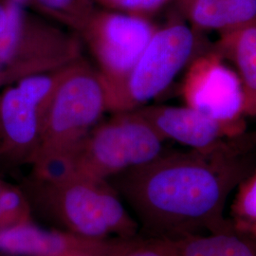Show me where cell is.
Instances as JSON below:
<instances>
[{
  "label": "cell",
  "mask_w": 256,
  "mask_h": 256,
  "mask_svg": "<svg viewBox=\"0 0 256 256\" xmlns=\"http://www.w3.org/2000/svg\"><path fill=\"white\" fill-rule=\"evenodd\" d=\"M182 256H256V239L228 232L173 240Z\"/></svg>",
  "instance_id": "13"
},
{
  "label": "cell",
  "mask_w": 256,
  "mask_h": 256,
  "mask_svg": "<svg viewBox=\"0 0 256 256\" xmlns=\"http://www.w3.org/2000/svg\"><path fill=\"white\" fill-rule=\"evenodd\" d=\"M186 106L227 124L246 122L239 76L212 50L196 56L182 84Z\"/></svg>",
  "instance_id": "7"
},
{
  "label": "cell",
  "mask_w": 256,
  "mask_h": 256,
  "mask_svg": "<svg viewBox=\"0 0 256 256\" xmlns=\"http://www.w3.org/2000/svg\"><path fill=\"white\" fill-rule=\"evenodd\" d=\"M198 32L182 22L156 28L126 80L110 95L108 110L132 112L160 95L203 52L198 50L200 46Z\"/></svg>",
  "instance_id": "5"
},
{
  "label": "cell",
  "mask_w": 256,
  "mask_h": 256,
  "mask_svg": "<svg viewBox=\"0 0 256 256\" xmlns=\"http://www.w3.org/2000/svg\"><path fill=\"white\" fill-rule=\"evenodd\" d=\"M111 9L138 16H146L162 9L170 0H99Z\"/></svg>",
  "instance_id": "18"
},
{
  "label": "cell",
  "mask_w": 256,
  "mask_h": 256,
  "mask_svg": "<svg viewBox=\"0 0 256 256\" xmlns=\"http://www.w3.org/2000/svg\"><path fill=\"white\" fill-rule=\"evenodd\" d=\"M23 189L34 218L52 228L98 240L140 234L137 221L108 182L77 176L45 183L30 178Z\"/></svg>",
  "instance_id": "2"
},
{
  "label": "cell",
  "mask_w": 256,
  "mask_h": 256,
  "mask_svg": "<svg viewBox=\"0 0 256 256\" xmlns=\"http://www.w3.org/2000/svg\"><path fill=\"white\" fill-rule=\"evenodd\" d=\"M126 240L84 238L30 221L0 229V254L7 256H117Z\"/></svg>",
  "instance_id": "8"
},
{
  "label": "cell",
  "mask_w": 256,
  "mask_h": 256,
  "mask_svg": "<svg viewBox=\"0 0 256 256\" xmlns=\"http://www.w3.org/2000/svg\"><path fill=\"white\" fill-rule=\"evenodd\" d=\"M34 218L32 206L24 189L5 183L0 192L1 228L34 221Z\"/></svg>",
  "instance_id": "15"
},
{
  "label": "cell",
  "mask_w": 256,
  "mask_h": 256,
  "mask_svg": "<svg viewBox=\"0 0 256 256\" xmlns=\"http://www.w3.org/2000/svg\"><path fill=\"white\" fill-rule=\"evenodd\" d=\"M12 0H0V37L3 36L9 25L10 18L12 14Z\"/></svg>",
  "instance_id": "19"
},
{
  "label": "cell",
  "mask_w": 256,
  "mask_h": 256,
  "mask_svg": "<svg viewBox=\"0 0 256 256\" xmlns=\"http://www.w3.org/2000/svg\"><path fill=\"white\" fill-rule=\"evenodd\" d=\"M166 140L190 149H206L246 133V122L227 124L189 106H151L135 110Z\"/></svg>",
  "instance_id": "9"
},
{
  "label": "cell",
  "mask_w": 256,
  "mask_h": 256,
  "mask_svg": "<svg viewBox=\"0 0 256 256\" xmlns=\"http://www.w3.org/2000/svg\"><path fill=\"white\" fill-rule=\"evenodd\" d=\"M256 133L206 149L164 151L146 164L110 178L140 234L180 238L232 232L230 194L256 167Z\"/></svg>",
  "instance_id": "1"
},
{
  "label": "cell",
  "mask_w": 256,
  "mask_h": 256,
  "mask_svg": "<svg viewBox=\"0 0 256 256\" xmlns=\"http://www.w3.org/2000/svg\"><path fill=\"white\" fill-rule=\"evenodd\" d=\"M212 50L234 66L244 92L245 117H256V26L220 34Z\"/></svg>",
  "instance_id": "12"
},
{
  "label": "cell",
  "mask_w": 256,
  "mask_h": 256,
  "mask_svg": "<svg viewBox=\"0 0 256 256\" xmlns=\"http://www.w3.org/2000/svg\"><path fill=\"white\" fill-rule=\"evenodd\" d=\"M81 30L100 64L110 100L137 63L156 28L142 16L92 12Z\"/></svg>",
  "instance_id": "6"
},
{
  "label": "cell",
  "mask_w": 256,
  "mask_h": 256,
  "mask_svg": "<svg viewBox=\"0 0 256 256\" xmlns=\"http://www.w3.org/2000/svg\"><path fill=\"white\" fill-rule=\"evenodd\" d=\"M43 111L18 86L0 97V152L32 162L41 146Z\"/></svg>",
  "instance_id": "10"
},
{
  "label": "cell",
  "mask_w": 256,
  "mask_h": 256,
  "mask_svg": "<svg viewBox=\"0 0 256 256\" xmlns=\"http://www.w3.org/2000/svg\"><path fill=\"white\" fill-rule=\"evenodd\" d=\"M106 110L108 92L101 74L84 63L66 66L42 115L38 151L72 150Z\"/></svg>",
  "instance_id": "3"
},
{
  "label": "cell",
  "mask_w": 256,
  "mask_h": 256,
  "mask_svg": "<svg viewBox=\"0 0 256 256\" xmlns=\"http://www.w3.org/2000/svg\"><path fill=\"white\" fill-rule=\"evenodd\" d=\"M4 184H5V183L0 180V192H1V190H2V188H3V186H4ZM0 228H1V225H0Z\"/></svg>",
  "instance_id": "20"
},
{
  "label": "cell",
  "mask_w": 256,
  "mask_h": 256,
  "mask_svg": "<svg viewBox=\"0 0 256 256\" xmlns=\"http://www.w3.org/2000/svg\"><path fill=\"white\" fill-rule=\"evenodd\" d=\"M228 220L234 232L256 239V167L234 190Z\"/></svg>",
  "instance_id": "14"
},
{
  "label": "cell",
  "mask_w": 256,
  "mask_h": 256,
  "mask_svg": "<svg viewBox=\"0 0 256 256\" xmlns=\"http://www.w3.org/2000/svg\"><path fill=\"white\" fill-rule=\"evenodd\" d=\"M43 9L74 27L82 28L92 14L90 0H36Z\"/></svg>",
  "instance_id": "16"
},
{
  "label": "cell",
  "mask_w": 256,
  "mask_h": 256,
  "mask_svg": "<svg viewBox=\"0 0 256 256\" xmlns=\"http://www.w3.org/2000/svg\"><path fill=\"white\" fill-rule=\"evenodd\" d=\"M117 256H182L174 241L138 234L126 240Z\"/></svg>",
  "instance_id": "17"
},
{
  "label": "cell",
  "mask_w": 256,
  "mask_h": 256,
  "mask_svg": "<svg viewBox=\"0 0 256 256\" xmlns=\"http://www.w3.org/2000/svg\"><path fill=\"white\" fill-rule=\"evenodd\" d=\"M165 140L137 112L117 117L92 129L75 149L79 176L108 182L146 164L164 151Z\"/></svg>",
  "instance_id": "4"
},
{
  "label": "cell",
  "mask_w": 256,
  "mask_h": 256,
  "mask_svg": "<svg viewBox=\"0 0 256 256\" xmlns=\"http://www.w3.org/2000/svg\"><path fill=\"white\" fill-rule=\"evenodd\" d=\"M185 16L196 30L220 34L256 26V0H180Z\"/></svg>",
  "instance_id": "11"
}]
</instances>
